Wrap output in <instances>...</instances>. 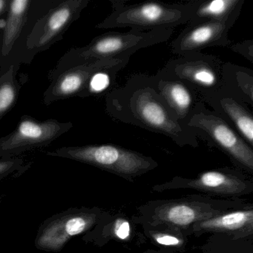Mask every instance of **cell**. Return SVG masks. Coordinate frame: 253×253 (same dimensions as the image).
I'll return each instance as SVG.
<instances>
[{
  "label": "cell",
  "instance_id": "1",
  "mask_svg": "<svg viewBox=\"0 0 253 253\" xmlns=\"http://www.w3.org/2000/svg\"><path fill=\"white\" fill-rule=\"evenodd\" d=\"M106 113L116 121L164 134L180 146H198V138L176 119L158 94L151 76L133 75L105 97Z\"/></svg>",
  "mask_w": 253,
  "mask_h": 253
},
{
  "label": "cell",
  "instance_id": "2",
  "mask_svg": "<svg viewBox=\"0 0 253 253\" xmlns=\"http://www.w3.org/2000/svg\"><path fill=\"white\" fill-rule=\"evenodd\" d=\"M174 30L158 29L149 32L130 30L128 32H109L93 39L88 45L68 51L49 72L48 78L67 68L98 60L131 56L139 50L167 42Z\"/></svg>",
  "mask_w": 253,
  "mask_h": 253
},
{
  "label": "cell",
  "instance_id": "3",
  "mask_svg": "<svg viewBox=\"0 0 253 253\" xmlns=\"http://www.w3.org/2000/svg\"><path fill=\"white\" fill-rule=\"evenodd\" d=\"M113 11L96 26V29L130 28L131 30L149 32L174 29L189 23L186 5L161 2H141L126 5V1L110 0Z\"/></svg>",
  "mask_w": 253,
  "mask_h": 253
},
{
  "label": "cell",
  "instance_id": "4",
  "mask_svg": "<svg viewBox=\"0 0 253 253\" xmlns=\"http://www.w3.org/2000/svg\"><path fill=\"white\" fill-rule=\"evenodd\" d=\"M47 155L88 164L125 177L141 175L158 167L152 158L114 144L64 146Z\"/></svg>",
  "mask_w": 253,
  "mask_h": 253
},
{
  "label": "cell",
  "instance_id": "5",
  "mask_svg": "<svg viewBox=\"0 0 253 253\" xmlns=\"http://www.w3.org/2000/svg\"><path fill=\"white\" fill-rule=\"evenodd\" d=\"M89 0L58 1L35 23L26 39L14 47L11 55L30 64L35 56L63 39L71 26L79 19Z\"/></svg>",
  "mask_w": 253,
  "mask_h": 253
},
{
  "label": "cell",
  "instance_id": "6",
  "mask_svg": "<svg viewBox=\"0 0 253 253\" xmlns=\"http://www.w3.org/2000/svg\"><path fill=\"white\" fill-rule=\"evenodd\" d=\"M183 126L210 146L224 152L238 167L253 171V148L204 101L197 104Z\"/></svg>",
  "mask_w": 253,
  "mask_h": 253
},
{
  "label": "cell",
  "instance_id": "7",
  "mask_svg": "<svg viewBox=\"0 0 253 253\" xmlns=\"http://www.w3.org/2000/svg\"><path fill=\"white\" fill-rule=\"evenodd\" d=\"M100 220V212L97 209H68L41 223L35 247L47 253H60L72 238L89 232Z\"/></svg>",
  "mask_w": 253,
  "mask_h": 253
},
{
  "label": "cell",
  "instance_id": "8",
  "mask_svg": "<svg viewBox=\"0 0 253 253\" xmlns=\"http://www.w3.org/2000/svg\"><path fill=\"white\" fill-rule=\"evenodd\" d=\"M223 64L215 56L193 53L169 60L158 73L183 82L204 99L223 87Z\"/></svg>",
  "mask_w": 253,
  "mask_h": 253
},
{
  "label": "cell",
  "instance_id": "9",
  "mask_svg": "<svg viewBox=\"0 0 253 253\" xmlns=\"http://www.w3.org/2000/svg\"><path fill=\"white\" fill-rule=\"evenodd\" d=\"M72 127L71 122L56 119L38 121L23 115L14 131L0 137V158H17L28 151L48 146Z\"/></svg>",
  "mask_w": 253,
  "mask_h": 253
},
{
  "label": "cell",
  "instance_id": "10",
  "mask_svg": "<svg viewBox=\"0 0 253 253\" xmlns=\"http://www.w3.org/2000/svg\"><path fill=\"white\" fill-rule=\"evenodd\" d=\"M130 58V56H125L67 68L48 78L51 84L44 92L42 102L45 106H49L59 100L81 97L95 74L103 71H121L126 66Z\"/></svg>",
  "mask_w": 253,
  "mask_h": 253
},
{
  "label": "cell",
  "instance_id": "11",
  "mask_svg": "<svg viewBox=\"0 0 253 253\" xmlns=\"http://www.w3.org/2000/svg\"><path fill=\"white\" fill-rule=\"evenodd\" d=\"M237 20L188 23L171 42V52L180 57L201 52L202 50L211 47H229L232 44L229 32Z\"/></svg>",
  "mask_w": 253,
  "mask_h": 253
},
{
  "label": "cell",
  "instance_id": "12",
  "mask_svg": "<svg viewBox=\"0 0 253 253\" xmlns=\"http://www.w3.org/2000/svg\"><path fill=\"white\" fill-rule=\"evenodd\" d=\"M222 212L212 204L199 201H169L155 209L152 223L154 226L166 225L180 231Z\"/></svg>",
  "mask_w": 253,
  "mask_h": 253
},
{
  "label": "cell",
  "instance_id": "13",
  "mask_svg": "<svg viewBox=\"0 0 253 253\" xmlns=\"http://www.w3.org/2000/svg\"><path fill=\"white\" fill-rule=\"evenodd\" d=\"M203 101L253 148V114L249 106L223 87L204 97Z\"/></svg>",
  "mask_w": 253,
  "mask_h": 253
},
{
  "label": "cell",
  "instance_id": "14",
  "mask_svg": "<svg viewBox=\"0 0 253 253\" xmlns=\"http://www.w3.org/2000/svg\"><path fill=\"white\" fill-rule=\"evenodd\" d=\"M177 188H191L207 193L236 195L251 190V183L238 171L229 169L210 170L198 174L195 178L177 177L171 182Z\"/></svg>",
  "mask_w": 253,
  "mask_h": 253
},
{
  "label": "cell",
  "instance_id": "15",
  "mask_svg": "<svg viewBox=\"0 0 253 253\" xmlns=\"http://www.w3.org/2000/svg\"><path fill=\"white\" fill-rule=\"evenodd\" d=\"M152 85L161 98L167 103L182 126L189 119L201 96L183 82L167 78L160 73L151 76Z\"/></svg>",
  "mask_w": 253,
  "mask_h": 253
},
{
  "label": "cell",
  "instance_id": "16",
  "mask_svg": "<svg viewBox=\"0 0 253 253\" xmlns=\"http://www.w3.org/2000/svg\"><path fill=\"white\" fill-rule=\"evenodd\" d=\"M37 0H11L2 28L0 66L11 55L33 14Z\"/></svg>",
  "mask_w": 253,
  "mask_h": 253
},
{
  "label": "cell",
  "instance_id": "17",
  "mask_svg": "<svg viewBox=\"0 0 253 253\" xmlns=\"http://www.w3.org/2000/svg\"><path fill=\"white\" fill-rule=\"evenodd\" d=\"M195 233L217 232L234 238L252 235L253 230V209L222 212L198 222L192 226Z\"/></svg>",
  "mask_w": 253,
  "mask_h": 253
},
{
  "label": "cell",
  "instance_id": "18",
  "mask_svg": "<svg viewBox=\"0 0 253 253\" xmlns=\"http://www.w3.org/2000/svg\"><path fill=\"white\" fill-rule=\"evenodd\" d=\"M245 0H197L185 3L189 23L223 22L238 19ZM187 23V24H188Z\"/></svg>",
  "mask_w": 253,
  "mask_h": 253
},
{
  "label": "cell",
  "instance_id": "19",
  "mask_svg": "<svg viewBox=\"0 0 253 253\" xmlns=\"http://www.w3.org/2000/svg\"><path fill=\"white\" fill-rule=\"evenodd\" d=\"M21 62L10 55L0 66V120L17 103L23 82L18 78Z\"/></svg>",
  "mask_w": 253,
  "mask_h": 253
},
{
  "label": "cell",
  "instance_id": "20",
  "mask_svg": "<svg viewBox=\"0 0 253 253\" xmlns=\"http://www.w3.org/2000/svg\"><path fill=\"white\" fill-rule=\"evenodd\" d=\"M223 87L243 103L253 107V71L248 68L224 63L222 66Z\"/></svg>",
  "mask_w": 253,
  "mask_h": 253
},
{
  "label": "cell",
  "instance_id": "21",
  "mask_svg": "<svg viewBox=\"0 0 253 253\" xmlns=\"http://www.w3.org/2000/svg\"><path fill=\"white\" fill-rule=\"evenodd\" d=\"M120 70L103 71L95 74L90 80L86 89L81 97L106 94L116 84L117 76Z\"/></svg>",
  "mask_w": 253,
  "mask_h": 253
},
{
  "label": "cell",
  "instance_id": "22",
  "mask_svg": "<svg viewBox=\"0 0 253 253\" xmlns=\"http://www.w3.org/2000/svg\"><path fill=\"white\" fill-rule=\"evenodd\" d=\"M32 166L23 158H0V180L8 177H18Z\"/></svg>",
  "mask_w": 253,
  "mask_h": 253
},
{
  "label": "cell",
  "instance_id": "23",
  "mask_svg": "<svg viewBox=\"0 0 253 253\" xmlns=\"http://www.w3.org/2000/svg\"><path fill=\"white\" fill-rule=\"evenodd\" d=\"M150 235L157 244L165 247H180L185 242L180 231L171 228L164 230L152 231Z\"/></svg>",
  "mask_w": 253,
  "mask_h": 253
},
{
  "label": "cell",
  "instance_id": "24",
  "mask_svg": "<svg viewBox=\"0 0 253 253\" xmlns=\"http://www.w3.org/2000/svg\"><path fill=\"white\" fill-rule=\"evenodd\" d=\"M229 48L233 52L243 56L244 58L253 63V41L252 40L232 43L229 45Z\"/></svg>",
  "mask_w": 253,
  "mask_h": 253
},
{
  "label": "cell",
  "instance_id": "25",
  "mask_svg": "<svg viewBox=\"0 0 253 253\" xmlns=\"http://www.w3.org/2000/svg\"><path fill=\"white\" fill-rule=\"evenodd\" d=\"M112 231L117 238L121 240H126L130 235V225L125 219L118 218L115 222Z\"/></svg>",
  "mask_w": 253,
  "mask_h": 253
},
{
  "label": "cell",
  "instance_id": "26",
  "mask_svg": "<svg viewBox=\"0 0 253 253\" xmlns=\"http://www.w3.org/2000/svg\"><path fill=\"white\" fill-rule=\"evenodd\" d=\"M10 2L11 0H0V18L6 14L9 8Z\"/></svg>",
  "mask_w": 253,
  "mask_h": 253
},
{
  "label": "cell",
  "instance_id": "27",
  "mask_svg": "<svg viewBox=\"0 0 253 253\" xmlns=\"http://www.w3.org/2000/svg\"><path fill=\"white\" fill-rule=\"evenodd\" d=\"M2 28L0 29V51H1V45H2Z\"/></svg>",
  "mask_w": 253,
  "mask_h": 253
},
{
  "label": "cell",
  "instance_id": "28",
  "mask_svg": "<svg viewBox=\"0 0 253 253\" xmlns=\"http://www.w3.org/2000/svg\"><path fill=\"white\" fill-rule=\"evenodd\" d=\"M1 202H2V198L0 197V205H1Z\"/></svg>",
  "mask_w": 253,
  "mask_h": 253
},
{
  "label": "cell",
  "instance_id": "29",
  "mask_svg": "<svg viewBox=\"0 0 253 253\" xmlns=\"http://www.w3.org/2000/svg\"></svg>",
  "mask_w": 253,
  "mask_h": 253
}]
</instances>
